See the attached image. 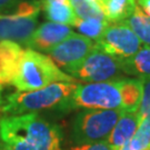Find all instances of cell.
<instances>
[{
	"label": "cell",
	"instance_id": "2",
	"mask_svg": "<svg viewBox=\"0 0 150 150\" xmlns=\"http://www.w3.org/2000/svg\"><path fill=\"white\" fill-rule=\"evenodd\" d=\"M78 86L77 82H54L37 90L17 91L6 97L0 112L17 116L54 108L62 110Z\"/></svg>",
	"mask_w": 150,
	"mask_h": 150
},
{
	"label": "cell",
	"instance_id": "15",
	"mask_svg": "<svg viewBox=\"0 0 150 150\" xmlns=\"http://www.w3.org/2000/svg\"><path fill=\"white\" fill-rule=\"evenodd\" d=\"M41 7L43 8L46 18L49 21L74 26L78 16L76 15L72 6L68 0L66 1H42Z\"/></svg>",
	"mask_w": 150,
	"mask_h": 150
},
{
	"label": "cell",
	"instance_id": "9",
	"mask_svg": "<svg viewBox=\"0 0 150 150\" xmlns=\"http://www.w3.org/2000/svg\"><path fill=\"white\" fill-rule=\"evenodd\" d=\"M96 48V42L79 33H72L64 41L54 46L48 52V57L58 67L64 69L66 74L74 69L77 64Z\"/></svg>",
	"mask_w": 150,
	"mask_h": 150
},
{
	"label": "cell",
	"instance_id": "7",
	"mask_svg": "<svg viewBox=\"0 0 150 150\" xmlns=\"http://www.w3.org/2000/svg\"><path fill=\"white\" fill-rule=\"evenodd\" d=\"M75 79L88 82H105L117 80L125 74L121 69V62L101 50L95 48L90 54L74 69L67 72Z\"/></svg>",
	"mask_w": 150,
	"mask_h": 150
},
{
	"label": "cell",
	"instance_id": "16",
	"mask_svg": "<svg viewBox=\"0 0 150 150\" xmlns=\"http://www.w3.org/2000/svg\"><path fill=\"white\" fill-rule=\"evenodd\" d=\"M108 22H122L134 13L136 0H99Z\"/></svg>",
	"mask_w": 150,
	"mask_h": 150
},
{
	"label": "cell",
	"instance_id": "27",
	"mask_svg": "<svg viewBox=\"0 0 150 150\" xmlns=\"http://www.w3.org/2000/svg\"><path fill=\"white\" fill-rule=\"evenodd\" d=\"M0 102H1V85H0Z\"/></svg>",
	"mask_w": 150,
	"mask_h": 150
},
{
	"label": "cell",
	"instance_id": "23",
	"mask_svg": "<svg viewBox=\"0 0 150 150\" xmlns=\"http://www.w3.org/2000/svg\"><path fill=\"white\" fill-rule=\"evenodd\" d=\"M18 4V0H0V15H6Z\"/></svg>",
	"mask_w": 150,
	"mask_h": 150
},
{
	"label": "cell",
	"instance_id": "26",
	"mask_svg": "<svg viewBox=\"0 0 150 150\" xmlns=\"http://www.w3.org/2000/svg\"><path fill=\"white\" fill-rule=\"evenodd\" d=\"M43 1H66V0H43Z\"/></svg>",
	"mask_w": 150,
	"mask_h": 150
},
{
	"label": "cell",
	"instance_id": "10",
	"mask_svg": "<svg viewBox=\"0 0 150 150\" xmlns=\"http://www.w3.org/2000/svg\"><path fill=\"white\" fill-rule=\"evenodd\" d=\"M74 31L70 26L51 21L43 22L39 27H37L36 31L33 32L26 46L29 47V49L36 51L39 50L48 52L50 49L64 41Z\"/></svg>",
	"mask_w": 150,
	"mask_h": 150
},
{
	"label": "cell",
	"instance_id": "11",
	"mask_svg": "<svg viewBox=\"0 0 150 150\" xmlns=\"http://www.w3.org/2000/svg\"><path fill=\"white\" fill-rule=\"evenodd\" d=\"M25 54L21 45L10 41H0V85H12Z\"/></svg>",
	"mask_w": 150,
	"mask_h": 150
},
{
	"label": "cell",
	"instance_id": "6",
	"mask_svg": "<svg viewBox=\"0 0 150 150\" xmlns=\"http://www.w3.org/2000/svg\"><path fill=\"white\" fill-rule=\"evenodd\" d=\"M121 109V95L118 79L105 82L79 85L62 110L72 109Z\"/></svg>",
	"mask_w": 150,
	"mask_h": 150
},
{
	"label": "cell",
	"instance_id": "18",
	"mask_svg": "<svg viewBox=\"0 0 150 150\" xmlns=\"http://www.w3.org/2000/svg\"><path fill=\"white\" fill-rule=\"evenodd\" d=\"M80 19H106L99 0H68Z\"/></svg>",
	"mask_w": 150,
	"mask_h": 150
},
{
	"label": "cell",
	"instance_id": "28",
	"mask_svg": "<svg viewBox=\"0 0 150 150\" xmlns=\"http://www.w3.org/2000/svg\"><path fill=\"white\" fill-rule=\"evenodd\" d=\"M149 148H150V147H149Z\"/></svg>",
	"mask_w": 150,
	"mask_h": 150
},
{
	"label": "cell",
	"instance_id": "24",
	"mask_svg": "<svg viewBox=\"0 0 150 150\" xmlns=\"http://www.w3.org/2000/svg\"><path fill=\"white\" fill-rule=\"evenodd\" d=\"M137 2L139 4L146 15L150 17V0H137Z\"/></svg>",
	"mask_w": 150,
	"mask_h": 150
},
{
	"label": "cell",
	"instance_id": "22",
	"mask_svg": "<svg viewBox=\"0 0 150 150\" xmlns=\"http://www.w3.org/2000/svg\"><path fill=\"white\" fill-rule=\"evenodd\" d=\"M70 150H111L107 141L97 142V144H87V145H76Z\"/></svg>",
	"mask_w": 150,
	"mask_h": 150
},
{
	"label": "cell",
	"instance_id": "25",
	"mask_svg": "<svg viewBox=\"0 0 150 150\" xmlns=\"http://www.w3.org/2000/svg\"><path fill=\"white\" fill-rule=\"evenodd\" d=\"M0 150H15V149H12L11 147H9L8 145H6L5 142H2V141L0 140Z\"/></svg>",
	"mask_w": 150,
	"mask_h": 150
},
{
	"label": "cell",
	"instance_id": "19",
	"mask_svg": "<svg viewBox=\"0 0 150 150\" xmlns=\"http://www.w3.org/2000/svg\"><path fill=\"white\" fill-rule=\"evenodd\" d=\"M109 22L106 19H80L77 18L72 27H76L81 32L82 36L91 40H97L100 38L107 29Z\"/></svg>",
	"mask_w": 150,
	"mask_h": 150
},
{
	"label": "cell",
	"instance_id": "4",
	"mask_svg": "<svg viewBox=\"0 0 150 150\" xmlns=\"http://www.w3.org/2000/svg\"><path fill=\"white\" fill-rule=\"evenodd\" d=\"M125 112L121 109H87L76 116L71 137L76 145L107 141Z\"/></svg>",
	"mask_w": 150,
	"mask_h": 150
},
{
	"label": "cell",
	"instance_id": "13",
	"mask_svg": "<svg viewBox=\"0 0 150 150\" xmlns=\"http://www.w3.org/2000/svg\"><path fill=\"white\" fill-rule=\"evenodd\" d=\"M121 95V108L125 112H137L142 98V80L121 77L118 79Z\"/></svg>",
	"mask_w": 150,
	"mask_h": 150
},
{
	"label": "cell",
	"instance_id": "5",
	"mask_svg": "<svg viewBox=\"0 0 150 150\" xmlns=\"http://www.w3.org/2000/svg\"><path fill=\"white\" fill-rule=\"evenodd\" d=\"M40 1H20L7 15H0V41L27 45L38 27Z\"/></svg>",
	"mask_w": 150,
	"mask_h": 150
},
{
	"label": "cell",
	"instance_id": "17",
	"mask_svg": "<svg viewBox=\"0 0 150 150\" xmlns=\"http://www.w3.org/2000/svg\"><path fill=\"white\" fill-rule=\"evenodd\" d=\"M123 22L127 23L141 42L150 47V17L147 16L141 8L136 6L134 13Z\"/></svg>",
	"mask_w": 150,
	"mask_h": 150
},
{
	"label": "cell",
	"instance_id": "8",
	"mask_svg": "<svg viewBox=\"0 0 150 150\" xmlns=\"http://www.w3.org/2000/svg\"><path fill=\"white\" fill-rule=\"evenodd\" d=\"M96 47L119 61H123L139 51L141 41L127 23L115 22L108 25L105 32L97 39Z\"/></svg>",
	"mask_w": 150,
	"mask_h": 150
},
{
	"label": "cell",
	"instance_id": "21",
	"mask_svg": "<svg viewBox=\"0 0 150 150\" xmlns=\"http://www.w3.org/2000/svg\"><path fill=\"white\" fill-rule=\"evenodd\" d=\"M141 80H142V98L139 109L137 111L140 122L144 119L150 118V78Z\"/></svg>",
	"mask_w": 150,
	"mask_h": 150
},
{
	"label": "cell",
	"instance_id": "12",
	"mask_svg": "<svg viewBox=\"0 0 150 150\" xmlns=\"http://www.w3.org/2000/svg\"><path fill=\"white\" fill-rule=\"evenodd\" d=\"M139 125L137 112H123L107 140L111 150H120L127 145L134 136Z\"/></svg>",
	"mask_w": 150,
	"mask_h": 150
},
{
	"label": "cell",
	"instance_id": "14",
	"mask_svg": "<svg viewBox=\"0 0 150 150\" xmlns=\"http://www.w3.org/2000/svg\"><path fill=\"white\" fill-rule=\"evenodd\" d=\"M122 72L139 79L150 78V47L144 46L136 54L127 60L120 61Z\"/></svg>",
	"mask_w": 150,
	"mask_h": 150
},
{
	"label": "cell",
	"instance_id": "20",
	"mask_svg": "<svg viewBox=\"0 0 150 150\" xmlns=\"http://www.w3.org/2000/svg\"><path fill=\"white\" fill-rule=\"evenodd\" d=\"M130 150H147L150 147V118L144 119L140 122L134 136L129 141Z\"/></svg>",
	"mask_w": 150,
	"mask_h": 150
},
{
	"label": "cell",
	"instance_id": "1",
	"mask_svg": "<svg viewBox=\"0 0 150 150\" xmlns=\"http://www.w3.org/2000/svg\"><path fill=\"white\" fill-rule=\"evenodd\" d=\"M0 140L15 150H61L60 128L36 112L0 119Z\"/></svg>",
	"mask_w": 150,
	"mask_h": 150
},
{
	"label": "cell",
	"instance_id": "3",
	"mask_svg": "<svg viewBox=\"0 0 150 150\" xmlns=\"http://www.w3.org/2000/svg\"><path fill=\"white\" fill-rule=\"evenodd\" d=\"M54 82H77L74 77L64 72L47 54L27 49L21 59L12 86L18 91L41 89Z\"/></svg>",
	"mask_w": 150,
	"mask_h": 150
}]
</instances>
